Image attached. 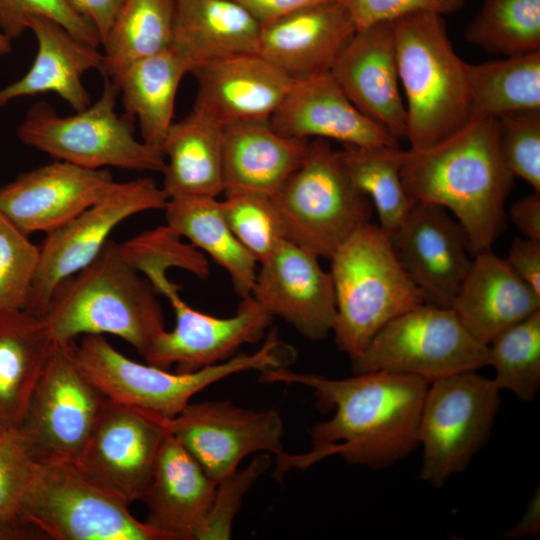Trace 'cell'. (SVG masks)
<instances>
[{
	"mask_svg": "<svg viewBox=\"0 0 540 540\" xmlns=\"http://www.w3.org/2000/svg\"><path fill=\"white\" fill-rule=\"evenodd\" d=\"M259 381L307 387L319 409L333 412L311 428L310 451L300 455L283 451L276 456L277 479L331 456L351 465L383 469L419 447L418 425L429 386L421 378L375 371L332 379L287 367L262 371Z\"/></svg>",
	"mask_w": 540,
	"mask_h": 540,
	"instance_id": "6da1fadb",
	"label": "cell"
},
{
	"mask_svg": "<svg viewBox=\"0 0 540 540\" xmlns=\"http://www.w3.org/2000/svg\"><path fill=\"white\" fill-rule=\"evenodd\" d=\"M400 173L411 202L449 210L472 254L490 249L504 228L514 176L499 143L497 118L471 117L458 131L420 150H401Z\"/></svg>",
	"mask_w": 540,
	"mask_h": 540,
	"instance_id": "7a4b0ae2",
	"label": "cell"
},
{
	"mask_svg": "<svg viewBox=\"0 0 540 540\" xmlns=\"http://www.w3.org/2000/svg\"><path fill=\"white\" fill-rule=\"evenodd\" d=\"M125 255L164 295L173 308L175 326L152 342L143 356L147 363L175 372L190 373L224 362L245 344L260 341L269 331L273 316L251 295L243 297L234 315L216 317L191 307L179 294L167 272L177 267L189 270L190 247L164 231H147L128 240Z\"/></svg>",
	"mask_w": 540,
	"mask_h": 540,
	"instance_id": "3957f363",
	"label": "cell"
},
{
	"mask_svg": "<svg viewBox=\"0 0 540 540\" xmlns=\"http://www.w3.org/2000/svg\"><path fill=\"white\" fill-rule=\"evenodd\" d=\"M43 317L56 342L111 334L142 356L165 330L156 290L110 239L91 263L58 285Z\"/></svg>",
	"mask_w": 540,
	"mask_h": 540,
	"instance_id": "277c9868",
	"label": "cell"
},
{
	"mask_svg": "<svg viewBox=\"0 0 540 540\" xmlns=\"http://www.w3.org/2000/svg\"><path fill=\"white\" fill-rule=\"evenodd\" d=\"M73 359L83 375L108 400L162 419L177 416L197 393L230 375L289 367L296 350L268 332L253 353H237L230 359L190 373L170 372L152 364L131 360L103 335H85L71 341Z\"/></svg>",
	"mask_w": 540,
	"mask_h": 540,
	"instance_id": "5b68a950",
	"label": "cell"
},
{
	"mask_svg": "<svg viewBox=\"0 0 540 540\" xmlns=\"http://www.w3.org/2000/svg\"><path fill=\"white\" fill-rule=\"evenodd\" d=\"M409 149L430 147L471 118L467 68L454 51L443 15L421 11L392 22Z\"/></svg>",
	"mask_w": 540,
	"mask_h": 540,
	"instance_id": "8992f818",
	"label": "cell"
},
{
	"mask_svg": "<svg viewBox=\"0 0 540 540\" xmlns=\"http://www.w3.org/2000/svg\"><path fill=\"white\" fill-rule=\"evenodd\" d=\"M329 259L336 298L332 333L350 360L359 357L387 323L425 303L379 225L359 227Z\"/></svg>",
	"mask_w": 540,
	"mask_h": 540,
	"instance_id": "52a82bcc",
	"label": "cell"
},
{
	"mask_svg": "<svg viewBox=\"0 0 540 540\" xmlns=\"http://www.w3.org/2000/svg\"><path fill=\"white\" fill-rule=\"evenodd\" d=\"M286 240L324 258L371 222L372 204L328 140L310 139L300 165L271 196Z\"/></svg>",
	"mask_w": 540,
	"mask_h": 540,
	"instance_id": "ba28073f",
	"label": "cell"
},
{
	"mask_svg": "<svg viewBox=\"0 0 540 540\" xmlns=\"http://www.w3.org/2000/svg\"><path fill=\"white\" fill-rule=\"evenodd\" d=\"M119 96L117 84L104 76L100 97L74 115L61 116L48 103H35L20 123L17 136L30 147L81 167L162 173V150L135 137V119L116 112Z\"/></svg>",
	"mask_w": 540,
	"mask_h": 540,
	"instance_id": "9c48e42d",
	"label": "cell"
},
{
	"mask_svg": "<svg viewBox=\"0 0 540 540\" xmlns=\"http://www.w3.org/2000/svg\"><path fill=\"white\" fill-rule=\"evenodd\" d=\"M125 499L74 464H41L19 510L33 538L54 540H163L139 521Z\"/></svg>",
	"mask_w": 540,
	"mask_h": 540,
	"instance_id": "30bf717a",
	"label": "cell"
},
{
	"mask_svg": "<svg viewBox=\"0 0 540 540\" xmlns=\"http://www.w3.org/2000/svg\"><path fill=\"white\" fill-rule=\"evenodd\" d=\"M351 362L353 374L384 371L431 383L488 366L489 348L452 308L423 303L387 323Z\"/></svg>",
	"mask_w": 540,
	"mask_h": 540,
	"instance_id": "8fae6325",
	"label": "cell"
},
{
	"mask_svg": "<svg viewBox=\"0 0 540 540\" xmlns=\"http://www.w3.org/2000/svg\"><path fill=\"white\" fill-rule=\"evenodd\" d=\"M494 381L470 371L429 383L418 425L420 478L441 488L489 440L500 403Z\"/></svg>",
	"mask_w": 540,
	"mask_h": 540,
	"instance_id": "7c38bea8",
	"label": "cell"
},
{
	"mask_svg": "<svg viewBox=\"0 0 540 540\" xmlns=\"http://www.w3.org/2000/svg\"><path fill=\"white\" fill-rule=\"evenodd\" d=\"M105 399L76 365L71 341H55L19 427L35 459L75 464Z\"/></svg>",
	"mask_w": 540,
	"mask_h": 540,
	"instance_id": "4fadbf2b",
	"label": "cell"
},
{
	"mask_svg": "<svg viewBox=\"0 0 540 540\" xmlns=\"http://www.w3.org/2000/svg\"><path fill=\"white\" fill-rule=\"evenodd\" d=\"M167 201L152 178L116 182L99 201L47 233L25 309L43 316L58 285L94 260L116 226L141 212L164 209Z\"/></svg>",
	"mask_w": 540,
	"mask_h": 540,
	"instance_id": "5bb4252c",
	"label": "cell"
},
{
	"mask_svg": "<svg viewBox=\"0 0 540 540\" xmlns=\"http://www.w3.org/2000/svg\"><path fill=\"white\" fill-rule=\"evenodd\" d=\"M166 425L216 483L251 454L283 452L284 425L273 409H248L229 400L189 403Z\"/></svg>",
	"mask_w": 540,
	"mask_h": 540,
	"instance_id": "9a60e30c",
	"label": "cell"
},
{
	"mask_svg": "<svg viewBox=\"0 0 540 540\" xmlns=\"http://www.w3.org/2000/svg\"><path fill=\"white\" fill-rule=\"evenodd\" d=\"M168 432L166 419L106 398L74 465L128 503L141 500Z\"/></svg>",
	"mask_w": 540,
	"mask_h": 540,
	"instance_id": "2e32d148",
	"label": "cell"
},
{
	"mask_svg": "<svg viewBox=\"0 0 540 540\" xmlns=\"http://www.w3.org/2000/svg\"><path fill=\"white\" fill-rule=\"evenodd\" d=\"M389 236L425 303L451 308L473 261L461 224L443 207L413 202Z\"/></svg>",
	"mask_w": 540,
	"mask_h": 540,
	"instance_id": "e0dca14e",
	"label": "cell"
},
{
	"mask_svg": "<svg viewBox=\"0 0 540 540\" xmlns=\"http://www.w3.org/2000/svg\"><path fill=\"white\" fill-rule=\"evenodd\" d=\"M251 296L310 340L332 333L336 298L330 272L313 253L283 240L262 263Z\"/></svg>",
	"mask_w": 540,
	"mask_h": 540,
	"instance_id": "ac0fdd59",
	"label": "cell"
},
{
	"mask_svg": "<svg viewBox=\"0 0 540 540\" xmlns=\"http://www.w3.org/2000/svg\"><path fill=\"white\" fill-rule=\"evenodd\" d=\"M115 183L105 168L56 160L1 186L0 210L26 234H47L99 201Z\"/></svg>",
	"mask_w": 540,
	"mask_h": 540,
	"instance_id": "d6986e66",
	"label": "cell"
},
{
	"mask_svg": "<svg viewBox=\"0 0 540 540\" xmlns=\"http://www.w3.org/2000/svg\"><path fill=\"white\" fill-rule=\"evenodd\" d=\"M330 73L361 113L396 139H405L406 108L392 22L357 29Z\"/></svg>",
	"mask_w": 540,
	"mask_h": 540,
	"instance_id": "ffe728a7",
	"label": "cell"
},
{
	"mask_svg": "<svg viewBox=\"0 0 540 540\" xmlns=\"http://www.w3.org/2000/svg\"><path fill=\"white\" fill-rule=\"evenodd\" d=\"M193 109L218 125L270 120L293 80L259 53L236 54L195 67Z\"/></svg>",
	"mask_w": 540,
	"mask_h": 540,
	"instance_id": "44dd1931",
	"label": "cell"
},
{
	"mask_svg": "<svg viewBox=\"0 0 540 540\" xmlns=\"http://www.w3.org/2000/svg\"><path fill=\"white\" fill-rule=\"evenodd\" d=\"M281 135L360 147H399V140L361 113L330 72L293 80L269 120Z\"/></svg>",
	"mask_w": 540,
	"mask_h": 540,
	"instance_id": "7402d4cb",
	"label": "cell"
},
{
	"mask_svg": "<svg viewBox=\"0 0 540 540\" xmlns=\"http://www.w3.org/2000/svg\"><path fill=\"white\" fill-rule=\"evenodd\" d=\"M356 30L344 1L319 4L262 26L258 53L299 80L330 72Z\"/></svg>",
	"mask_w": 540,
	"mask_h": 540,
	"instance_id": "603a6c76",
	"label": "cell"
},
{
	"mask_svg": "<svg viewBox=\"0 0 540 540\" xmlns=\"http://www.w3.org/2000/svg\"><path fill=\"white\" fill-rule=\"evenodd\" d=\"M217 483L170 433L166 435L141 499L145 523L163 540H197Z\"/></svg>",
	"mask_w": 540,
	"mask_h": 540,
	"instance_id": "cb8c5ba5",
	"label": "cell"
},
{
	"mask_svg": "<svg viewBox=\"0 0 540 540\" xmlns=\"http://www.w3.org/2000/svg\"><path fill=\"white\" fill-rule=\"evenodd\" d=\"M451 308L468 332L488 345L503 330L539 311L540 295L505 258L486 249L473 255Z\"/></svg>",
	"mask_w": 540,
	"mask_h": 540,
	"instance_id": "d4e9b609",
	"label": "cell"
},
{
	"mask_svg": "<svg viewBox=\"0 0 540 540\" xmlns=\"http://www.w3.org/2000/svg\"><path fill=\"white\" fill-rule=\"evenodd\" d=\"M26 27L35 35L37 54L25 75L0 89V107L18 97L50 92L76 111L87 108L91 98L82 77L90 70L100 71L102 52L46 16H29Z\"/></svg>",
	"mask_w": 540,
	"mask_h": 540,
	"instance_id": "484cf974",
	"label": "cell"
},
{
	"mask_svg": "<svg viewBox=\"0 0 540 540\" xmlns=\"http://www.w3.org/2000/svg\"><path fill=\"white\" fill-rule=\"evenodd\" d=\"M261 24L233 0H175L171 49L189 73L236 54L258 53Z\"/></svg>",
	"mask_w": 540,
	"mask_h": 540,
	"instance_id": "4316f807",
	"label": "cell"
},
{
	"mask_svg": "<svg viewBox=\"0 0 540 540\" xmlns=\"http://www.w3.org/2000/svg\"><path fill=\"white\" fill-rule=\"evenodd\" d=\"M309 141L281 135L269 120L223 127L225 191L273 196L302 162Z\"/></svg>",
	"mask_w": 540,
	"mask_h": 540,
	"instance_id": "83f0119b",
	"label": "cell"
},
{
	"mask_svg": "<svg viewBox=\"0 0 540 540\" xmlns=\"http://www.w3.org/2000/svg\"><path fill=\"white\" fill-rule=\"evenodd\" d=\"M54 343L43 316L0 311V429L20 427Z\"/></svg>",
	"mask_w": 540,
	"mask_h": 540,
	"instance_id": "f1b7e54d",
	"label": "cell"
},
{
	"mask_svg": "<svg viewBox=\"0 0 540 540\" xmlns=\"http://www.w3.org/2000/svg\"><path fill=\"white\" fill-rule=\"evenodd\" d=\"M168 199L217 198L225 191L223 127L195 109L173 122L161 145Z\"/></svg>",
	"mask_w": 540,
	"mask_h": 540,
	"instance_id": "f546056e",
	"label": "cell"
},
{
	"mask_svg": "<svg viewBox=\"0 0 540 540\" xmlns=\"http://www.w3.org/2000/svg\"><path fill=\"white\" fill-rule=\"evenodd\" d=\"M189 69L170 48L138 60L114 78L125 113L137 120L142 141L161 149L173 124L180 81Z\"/></svg>",
	"mask_w": 540,
	"mask_h": 540,
	"instance_id": "4dcf8cb0",
	"label": "cell"
},
{
	"mask_svg": "<svg viewBox=\"0 0 540 540\" xmlns=\"http://www.w3.org/2000/svg\"><path fill=\"white\" fill-rule=\"evenodd\" d=\"M164 210L166 225L172 231L223 268L242 298L251 295L258 262L233 233L221 201L207 197L168 199Z\"/></svg>",
	"mask_w": 540,
	"mask_h": 540,
	"instance_id": "1f68e13d",
	"label": "cell"
},
{
	"mask_svg": "<svg viewBox=\"0 0 540 540\" xmlns=\"http://www.w3.org/2000/svg\"><path fill=\"white\" fill-rule=\"evenodd\" d=\"M471 117L540 109V51L468 64Z\"/></svg>",
	"mask_w": 540,
	"mask_h": 540,
	"instance_id": "d6a6232c",
	"label": "cell"
},
{
	"mask_svg": "<svg viewBox=\"0 0 540 540\" xmlns=\"http://www.w3.org/2000/svg\"><path fill=\"white\" fill-rule=\"evenodd\" d=\"M175 0H124L102 43L103 76L114 78L130 64L171 48Z\"/></svg>",
	"mask_w": 540,
	"mask_h": 540,
	"instance_id": "836d02e7",
	"label": "cell"
},
{
	"mask_svg": "<svg viewBox=\"0 0 540 540\" xmlns=\"http://www.w3.org/2000/svg\"><path fill=\"white\" fill-rule=\"evenodd\" d=\"M338 151L351 180L375 207L380 228L390 234L412 205L400 173L401 149L343 145Z\"/></svg>",
	"mask_w": 540,
	"mask_h": 540,
	"instance_id": "e575fe53",
	"label": "cell"
},
{
	"mask_svg": "<svg viewBox=\"0 0 540 540\" xmlns=\"http://www.w3.org/2000/svg\"><path fill=\"white\" fill-rule=\"evenodd\" d=\"M465 38L503 57L540 51V0H483Z\"/></svg>",
	"mask_w": 540,
	"mask_h": 540,
	"instance_id": "d590c367",
	"label": "cell"
},
{
	"mask_svg": "<svg viewBox=\"0 0 540 540\" xmlns=\"http://www.w3.org/2000/svg\"><path fill=\"white\" fill-rule=\"evenodd\" d=\"M488 348L497 388L534 400L540 389V310L503 330Z\"/></svg>",
	"mask_w": 540,
	"mask_h": 540,
	"instance_id": "8d00e7d4",
	"label": "cell"
},
{
	"mask_svg": "<svg viewBox=\"0 0 540 540\" xmlns=\"http://www.w3.org/2000/svg\"><path fill=\"white\" fill-rule=\"evenodd\" d=\"M224 193L221 205L230 228L256 261L262 263L286 240L272 197L246 190Z\"/></svg>",
	"mask_w": 540,
	"mask_h": 540,
	"instance_id": "74e56055",
	"label": "cell"
},
{
	"mask_svg": "<svg viewBox=\"0 0 540 540\" xmlns=\"http://www.w3.org/2000/svg\"><path fill=\"white\" fill-rule=\"evenodd\" d=\"M40 465L19 428L0 429V539L32 538L18 515Z\"/></svg>",
	"mask_w": 540,
	"mask_h": 540,
	"instance_id": "f35d334b",
	"label": "cell"
},
{
	"mask_svg": "<svg viewBox=\"0 0 540 540\" xmlns=\"http://www.w3.org/2000/svg\"><path fill=\"white\" fill-rule=\"evenodd\" d=\"M40 247L0 210V311L25 309Z\"/></svg>",
	"mask_w": 540,
	"mask_h": 540,
	"instance_id": "ab89813d",
	"label": "cell"
},
{
	"mask_svg": "<svg viewBox=\"0 0 540 540\" xmlns=\"http://www.w3.org/2000/svg\"><path fill=\"white\" fill-rule=\"evenodd\" d=\"M497 122L506 166L540 194V109L509 113Z\"/></svg>",
	"mask_w": 540,
	"mask_h": 540,
	"instance_id": "60d3db41",
	"label": "cell"
},
{
	"mask_svg": "<svg viewBox=\"0 0 540 540\" xmlns=\"http://www.w3.org/2000/svg\"><path fill=\"white\" fill-rule=\"evenodd\" d=\"M31 15L46 16L83 42L97 48L101 45L95 26L75 13L64 0H0V32L11 41L20 38Z\"/></svg>",
	"mask_w": 540,
	"mask_h": 540,
	"instance_id": "b9f144b4",
	"label": "cell"
},
{
	"mask_svg": "<svg viewBox=\"0 0 540 540\" xmlns=\"http://www.w3.org/2000/svg\"><path fill=\"white\" fill-rule=\"evenodd\" d=\"M268 453L258 454L242 470L217 483L216 493L197 540H227L231 538L232 524L242 500L256 480L270 466Z\"/></svg>",
	"mask_w": 540,
	"mask_h": 540,
	"instance_id": "7bdbcfd3",
	"label": "cell"
},
{
	"mask_svg": "<svg viewBox=\"0 0 540 540\" xmlns=\"http://www.w3.org/2000/svg\"><path fill=\"white\" fill-rule=\"evenodd\" d=\"M357 29L380 22H393L403 16L427 11L440 15L460 11L465 0H343Z\"/></svg>",
	"mask_w": 540,
	"mask_h": 540,
	"instance_id": "ee69618b",
	"label": "cell"
},
{
	"mask_svg": "<svg viewBox=\"0 0 540 540\" xmlns=\"http://www.w3.org/2000/svg\"><path fill=\"white\" fill-rule=\"evenodd\" d=\"M505 259L518 277L540 295V242L516 238Z\"/></svg>",
	"mask_w": 540,
	"mask_h": 540,
	"instance_id": "f6af8a7d",
	"label": "cell"
},
{
	"mask_svg": "<svg viewBox=\"0 0 540 540\" xmlns=\"http://www.w3.org/2000/svg\"><path fill=\"white\" fill-rule=\"evenodd\" d=\"M243 6L261 26L298 10L343 0H233Z\"/></svg>",
	"mask_w": 540,
	"mask_h": 540,
	"instance_id": "bcb514c9",
	"label": "cell"
},
{
	"mask_svg": "<svg viewBox=\"0 0 540 540\" xmlns=\"http://www.w3.org/2000/svg\"><path fill=\"white\" fill-rule=\"evenodd\" d=\"M78 15L97 29L101 45L106 39L124 0H64Z\"/></svg>",
	"mask_w": 540,
	"mask_h": 540,
	"instance_id": "7dc6e473",
	"label": "cell"
},
{
	"mask_svg": "<svg viewBox=\"0 0 540 540\" xmlns=\"http://www.w3.org/2000/svg\"><path fill=\"white\" fill-rule=\"evenodd\" d=\"M509 216L525 238L540 242V194L533 192L514 202Z\"/></svg>",
	"mask_w": 540,
	"mask_h": 540,
	"instance_id": "c3c4849f",
	"label": "cell"
},
{
	"mask_svg": "<svg viewBox=\"0 0 540 540\" xmlns=\"http://www.w3.org/2000/svg\"><path fill=\"white\" fill-rule=\"evenodd\" d=\"M540 534V489L537 487L516 525L504 533L507 539H533Z\"/></svg>",
	"mask_w": 540,
	"mask_h": 540,
	"instance_id": "681fc988",
	"label": "cell"
},
{
	"mask_svg": "<svg viewBox=\"0 0 540 540\" xmlns=\"http://www.w3.org/2000/svg\"><path fill=\"white\" fill-rule=\"evenodd\" d=\"M12 50V41L0 32V56L9 54Z\"/></svg>",
	"mask_w": 540,
	"mask_h": 540,
	"instance_id": "f907efd6",
	"label": "cell"
}]
</instances>
